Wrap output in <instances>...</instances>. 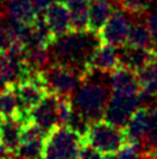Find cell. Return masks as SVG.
I'll return each instance as SVG.
<instances>
[{
    "label": "cell",
    "instance_id": "8fae6325",
    "mask_svg": "<svg viewBox=\"0 0 157 159\" xmlns=\"http://www.w3.org/2000/svg\"><path fill=\"white\" fill-rule=\"evenodd\" d=\"M45 20H46L50 30L57 39L67 33L72 32V24H71V16L68 7L64 0H55L50 7L45 11Z\"/></svg>",
    "mask_w": 157,
    "mask_h": 159
},
{
    "label": "cell",
    "instance_id": "6da1fadb",
    "mask_svg": "<svg viewBox=\"0 0 157 159\" xmlns=\"http://www.w3.org/2000/svg\"><path fill=\"white\" fill-rule=\"evenodd\" d=\"M100 43L98 36L94 33L72 30L64 36L58 37L51 45L53 62L75 67L84 72L85 79L88 59Z\"/></svg>",
    "mask_w": 157,
    "mask_h": 159
},
{
    "label": "cell",
    "instance_id": "4dcf8cb0",
    "mask_svg": "<svg viewBox=\"0 0 157 159\" xmlns=\"http://www.w3.org/2000/svg\"><path fill=\"white\" fill-rule=\"evenodd\" d=\"M0 159H17V158H16L15 155H13V158H11L9 155H5V157H0Z\"/></svg>",
    "mask_w": 157,
    "mask_h": 159
},
{
    "label": "cell",
    "instance_id": "8d00e7d4",
    "mask_svg": "<svg viewBox=\"0 0 157 159\" xmlns=\"http://www.w3.org/2000/svg\"><path fill=\"white\" fill-rule=\"evenodd\" d=\"M37 159H42V158H37Z\"/></svg>",
    "mask_w": 157,
    "mask_h": 159
},
{
    "label": "cell",
    "instance_id": "603a6c76",
    "mask_svg": "<svg viewBox=\"0 0 157 159\" xmlns=\"http://www.w3.org/2000/svg\"><path fill=\"white\" fill-rule=\"evenodd\" d=\"M118 4L131 17H142L148 13L152 0H119Z\"/></svg>",
    "mask_w": 157,
    "mask_h": 159
},
{
    "label": "cell",
    "instance_id": "52a82bcc",
    "mask_svg": "<svg viewBox=\"0 0 157 159\" xmlns=\"http://www.w3.org/2000/svg\"><path fill=\"white\" fill-rule=\"evenodd\" d=\"M130 19L125 12L114 9L109 20L102 26L97 36L101 43H106L114 48H122L126 45L128 30H130Z\"/></svg>",
    "mask_w": 157,
    "mask_h": 159
},
{
    "label": "cell",
    "instance_id": "1f68e13d",
    "mask_svg": "<svg viewBox=\"0 0 157 159\" xmlns=\"http://www.w3.org/2000/svg\"><path fill=\"white\" fill-rule=\"evenodd\" d=\"M155 101H156V105H157V92H156V95H155Z\"/></svg>",
    "mask_w": 157,
    "mask_h": 159
},
{
    "label": "cell",
    "instance_id": "d6a6232c",
    "mask_svg": "<svg viewBox=\"0 0 157 159\" xmlns=\"http://www.w3.org/2000/svg\"><path fill=\"white\" fill-rule=\"evenodd\" d=\"M2 121H3V116H0V125H2Z\"/></svg>",
    "mask_w": 157,
    "mask_h": 159
},
{
    "label": "cell",
    "instance_id": "d4e9b609",
    "mask_svg": "<svg viewBox=\"0 0 157 159\" xmlns=\"http://www.w3.org/2000/svg\"><path fill=\"white\" fill-rule=\"evenodd\" d=\"M75 107L72 104L71 98L67 96H58V125L66 126L71 121L74 115Z\"/></svg>",
    "mask_w": 157,
    "mask_h": 159
},
{
    "label": "cell",
    "instance_id": "30bf717a",
    "mask_svg": "<svg viewBox=\"0 0 157 159\" xmlns=\"http://www.w3.org/2000/svg\"><path fill=\"white\" fill-rule=\"evenodd\" d=\"M28 118L36 122L46 133L53 130L58 125V96L54 93H49L29 113Z\"/></svg>",
    "mask_w": 157,
    "mask_h": 159
},
{
    "label": "cell",
    "instance_id": "9c48e42d",
    "mask_svg": "<svg viewBox=\"0 0 157 159\" xmlns=\"http://www.w3.org/2000/svg\"><path fill=\"white\" fill-rule=\"evenodd\" d=\"M119 66H121V61L115 48L106 43H100L93 50L91 58L88 59L85 69L87 72L96 71L100 74H110Z\"/></svg>",
    "mask_w": 157,
    "mask_h": 159
},
{
    "label": "cell",
    "instance_id": "ffe728a7",
    "mask_svg": "<svg viewBox=\"0 0 157 159\" xmlns=\"http://www.w3.org/2000/svg\"><path fill=\"white\" fill-rule=\"evenodd\" d=\"M138 78L140 84V99L145 100L149 98H155L157 92V61L139 70Z\"/></svg>",
    "mask_w": 157,
    "mask_h": 159
},
{
    "label": "cell",
    "instance_id": "484cf974",
    "mask_svg": "<svg viewBox=\"0 0 157 159\" xmlns=\"http://www.w3.org/2000/svg\"><path fill=\"white\" fill-rule=\"evenodd\" d=\"M140 155H142V143H140V141L128 138L127 142L119 150V152L117 154V159H140Z\"/></svg>",
    "mask_w": 157,
    "mask_h": 159
},
{
    "label": "cell",
    "instance_id": "277c9868",
    "mask_svg": "<svg viewBox=\"0 0 157 159\" xmlns=\"http://www.w3.org/2000/svg\"><path fill=\"white\" fill-rule=\"evenodd\" d=\"M127 139L126 128L114 125L105 118L91 122L84 133V143L92 146L102 154L110 155H117Z\"/></svg>",
    "mask_w": 157,
    "mask_h": 159
},
{
    "label": "cell",
    "instance_id": "d6986e66",
    "mask_svg": "<svg viewBox=\"0 0 157 159\" xmlns=\"http://www.w3.org/2000/svg\"><path fill=\"white\" fill-rule=\"evenodd\" d=\"M149 125V107H139L131 115L130 120L126 125V132L130 139L142 141L147 133Z\"/></svg>",
    "mask_w": 157,
    "mask_h": 159
},
{
    "label": "cell",
    "instance_id": "e575fe53",
    "mask_svg": "<svg viewBox=\"0 0 157 159\" xmlns=\"http://www.w3.org/2000/svg\"><path fill=\"white\" fill-rule=\"evenodd\" d=\"M2 88H4V87H3V86H2V84H0V89H2Z\"/></svg>",
    "mask_w": 157,
    "mask_h": 159
},
{
    "label": "cell",
    "instance_id": "44dd1931",
    "mask_svg": "<svg viewBox=\"0 0 157 159\" xmlns=\"http://www.w3.org/2000/svg\"><path fill=\"white\" fill-rule=\"evenodd\" d=\"M70 11L72 30L88 32L89 0H64Z\"/></svg>",
    "mask_w": 157,
    "mask_h": 159
},
{
    "label": "cell",
    "instance_id": "74e56055",
    "mask_svg": "<svg viewBox=\"0 0 157 159\" xmlns=\"http://www.w3.org/2000/svg\"><path fill=\"white\" fill-rule=\"evenodd\" d=\"M143 159H145V158H143Z\"/></svg>",
    "mask_w": 157,
    "mask_h": 159
},
{
    "label": "cell",
    "instance_id": "ba28073f",
    "mask_svg": "<svg viewBox=\"0 0 157 159\" xmlns=\"http://www.w3.org/2000/svg\"><path fill=\"white\" fill-rule=\"evenodd\" d=\"M140 101L142 99L139 95L123 96L113 93L105 109L104 118L114 125L126 128L131 115L140 107Z\"/></svg>",
    "mask_w": 157,
    "mask_h": 159
},
{
    "label": "cell",
    "instance_id": "f546056e",
    "mask_svg": "<svg viewBox=\"0 0 157 159\" xmlns=\"http://www.w3.org/2000/svg\"><path fill=\"white\" fill-rule=\"evenodd\" d=\"M11 41L7 36V33L4 30V26H3V22H0V52H7L11 48Z\"/></svg>",
    "mask_w": 157,
    "mask_h": 159
},
{
    "label": "cell",
    "instance_id": "7402d4cb",
    "mask_svg": "<svg viewBox=\"0 0 157 159\" xmlns=\"http://www.w3.org/2000/svg\"><path fill=\"white\" fill-rule=\"evenodd\" d=\"M0 116L13 117L20 116V108L17 95L15 92L13 84H8L7 87L0 89Z\"/></svg>",
    "mask_w": 157,
    "mask_h": 159
},
{
    "label": "cell",
    "instance_id": "83f0119b",
    "mask_svg": "<svg viewBox=\"0 0 157 159\" xmlns=\"http://www.w3.org/2000/svg\"><path fill=\"white\" fill-rule=\"evenodd\" d=\"M145 21H147L148 29L151 32V36H152L153 42H157V9L153 11L152 13H147L145 16Z\"/></svg>",
    "mask_w": 157,
    "mask_h": 159
},
{
    "label": "cell",
    "instance_id": "e0dca14e",
    "mask_svg": "<svg viewBox=\"0 0 157 159\" xmlns=\"http://www.w3.org/2000/svg\"><path fill=\"white\" fill-rule=\"evenodd\" d=\"M147 16V15H145ZM145 16L142 17H132V22L130 24V30H128L126 46L131 48H151L153 39L148 29Z\"/></svg>",
    "mask_w": 157,
    "mask_h": 159
},
{
    "label": "cell",
    "instance_id": "4fadbf2b",
    "mask_svg": "<svg viewBox=\"0 0 157 159\" xmlns=\"http://www.w3.org/2000/svg\"><path fill=\"white\" fill-rule=\"evenodd\" d=\"M0 15L9 21L25 25H33L38 16L32 0H4L3 11Z\"/></svg>",
    "mask_w": 157,
    "mask_h": 159
},
{
    "label": "cell",
    "instance_id": "cb8c5ba5",
    "mask_svg": "<svg viewBox=\"0 0 157 159\" xmlns=\"http://www.w3.org/2000/svg\"><path fill=\"white\" fill-rule=\"evenodd\" d=\"M42 141H30V142H21L15 157L17 159H37L42 158Z\"/></svg>",
    "mask_w": 157,
    "mask_h": 159
},
{
    "label": "cell",
    "instance_id": "4316f807",
    "mask_svg": "<svg viewBox=\"0 0 157 159\" xmlns=\"http://www.w3.org/2000/svg\"><path fill=\"white\" fill-rule=\"evenodd\" d=\"M78 159H117V157L110 155V154H102V152H100L98 150L93 149L92 146L84 143Z\"/></svg>",
    "mask_w": 157,
    "mask_h": 159
},
{
    "label": "cell",
    "instance_id": "8992f818",
    "mask_svg": "<svg viewBox=\"0 0 157 159\" xmlns=\"http://www.w3.org/2000/svg\"><path fill=\"white\" fill-rule=\"evenodd\" d=\"M43 76L50 93L67 98H71L78 88V84L84 80L83 71L57 62H53L43 70Z\"/></svg>",
    "mask_w": 157,
    "mask_h": 159
},
{
    "label": "cell",
    "instance_id": "5bb4252c",
    "mask_svg": "<svg viewBox=\"0 0 157 159\" xmlns=\"http://www.w3.org/2000/svg\"><path fill=\"white\" fill-rule=\"evenodd\" d=\"M22 121L20 116L3 117L0 125V146L7 151V154L15 155L21 145Z\"/></svg>",
    "mask_w": 157,
    "mask_h": 159
},
{
    "label": "cell",
    "instance_id": "3957f363",
    "mask_svg": "<svg viewBox=\"0 0 157 159\" xmlns=\"http://www.w3.org/2000/svg\"><path fill=\"white\" fill-rule=\"evenodd\" d=\"M84 135L70 126L57 125L43 141L42 159H78Z\"/></svg>",
    "mask_w": 157,
    "mask_h": 159
},
{
    "label": "cell",
    "instance_id": "ac0fdd59",
    "mask_svg": "<svg viewBox=\"0 0 157 159\" xmlns=\"http://www.w3.org/2000/svg\"><path fill=\"white\" fill-rule=\"evenodd\" d=\"M149 107V125L142 143L140 159H157V105Z\"/></svg>",
    "mask_w": 157,
    "mask_h": 159
},
{
    "label": "cell",
    "instance_id": "f1b7e54d",
    "mask_svg": "<svg viewBox=\"0 0 157 159\" xmlns=\"http://www.w3.org/2000/svg\"><path fill=\"white\" fill-rule=\"evenodd\" d=\"M54 2H55V0H32L33 7H34L37 15L45 13V11H46Z\"/></svg>",
    "mask_w": 157,
    "mask_h": 159
},
{
    "label": "cell",
    "instance_id": "2e32d148",
    "mask_svg": "<svg viewBox=\"0 0 157 159\" xmlns=\"http://www.w3.org/2000/svg\"><path fill=\"white\" fill-rule=\"evenodd\" d=\"M114 3L111 0L93 2L88 12V32L97 34L109 20L111 13L114 12Z\"/></svg>",
    "mask_w": 157,
    "mask_h": 159
},
{
    "label": "cell",
    "instance_id": "5b68a950",
    "mask_svg": "<svg viewBox=\"0 0 157 159\" xmlns=\"http://www.w3.org/2000/svg\"><path fill=\"white\" fill-rule=\"evenodd\" d=\"M13 87L17 95L20 118L22 121H26L29 113L50 93L43 76V71H33L29 78L15 83Z\"/></svg>",
    "mask_w": 157,
    "mask_h": 159
},
{
    "label": "cell",
    "instance_id": "836d02e7",
    "mask_svg": "<svg viewBox=\"0 0 157 159\" xmlns=\"http://www.w3.org/2000/svg\"><path fill=\"white\" fill-rule=\"evenodd\" d=\"M156 50V61H157V49H155Z\"/></svg>",
    "mask_w": 157,
    "mask_h": 159
},
{
    "label": "cell",
    "instance_id": "9a60e30c",
    "mask_svg": "<svg viewBox=\"0 0 157 159\" xmlns=\"http://www.w3.org/2000/svg\"><path fill=\"white\" fill-rule=\"evenodd\" d=\"M119 49L118 55L121 65L136 72L156 61V50L152 48H131L125 45Z\"/></svg>",
    "mask_w": 157,
    "mask_h": 159
},
{
    "label": "cell",
    "instance_id": "7c38bea8",
    "mask_svg": "<svg viewBox=\"0 0 157 159\" xmlns=\"http://www.w3.org/2000/svg\"><path fill=\"white\" fill-rule=\"evenodd\" d=\"M109 84L111 92L115 95L131 96V95H139L140 92L138 72L123 65L117 67L113 72H110Z\"/></svg>",
    "mask_w": 157,
    "mask_h": 159
},
{
    "label": "cell",
    "instance_id": "7a4b0ae2",
    "mask_svg": "<svg viewBox=\"0 0 157 159\" xmlns=\"http://www.w3.org/2000/svg\"><path fill=\"white\" fill-rule=\"evenodd\" d=\"M110 84L108 86L102 80H94L93 72L89 71L74 93L75 109L89 122L100 120L105 115L110 99Z\"/></svg>",
    "mask_w": 157,
    "mask_h": 159
},
{
    "label": "cell",
    "instance_id": "d590c367",
    "mask_svg": "<svg viewBox=\"0 0 157 159\" xmlns=\"http://www.w3.org/2000/svg\"><path fill=\"white\" fill-rule=\"evenodd\" d=\"M89 2H96V0H89Z\"/></svg>",
    "mask_w": 157,
    "mask_h": 159
}]
</instances>
